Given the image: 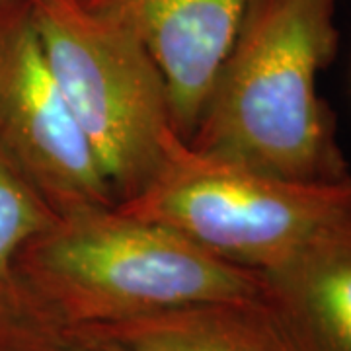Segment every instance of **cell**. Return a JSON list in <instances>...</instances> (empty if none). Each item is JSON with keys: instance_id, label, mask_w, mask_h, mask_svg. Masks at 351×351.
I'll list each match as a JSON object with an SVG mask.
<instances>
[{"instance_id": "6", "label": "cell", "mask_w": 351, "mask_h": 351, "mask_svg": "<svg viewBox=\"0 0 351 351\" xmlns=\"http://www.w3.org/2000/svg\"><path fill=\"white\" fill-rule=\"evenodd\" d=\"M129 27L162 73L172 125L188 141L252 0H80Z\"/></svg>"}, {"instance_id": "8", "label": "cell", "mask_w": 351, "mask_h": 351, "mask_svg": "<svg viewBox=\"0 0 351 351\" xmlns=\"http://www.w3.org/2000/svg\"><path fill=\"white\" fill-rule=\"evenodd\" d=\"M110 338L129 351H301L263 295L213 301L73 330Z\"/></svg>"}, {"instance_id": "5", "label": "cell", "mask_w": 351, "mask_h": 351, "mask_svg": "<svg viewBox=\"0 0 351 351\" xmlns=\"http://www.w3.org/2000/svg\"><path fill=\"white\" fill-rule=\"evenodd\" d=\"M0 151L59 215L117 205L24 10L0 18Z\"/></svg>"}, {"instance_id": "11", "label": "cell", "mask_w": 351, "mask_h": 351, "mask_svg": "<svg viewBox=\"0 0 351 351\" xmlns=\"http://www.w3.org/2000/svg\"><path fill=\"white\" fill-rule=\"evenodd\" d=\"M75 351H129L110 338L90 332H63Z\"/></svg>"}, {"instance_id": "1", "label": "cell", "mask_w": 351, "mask_h": 351, "mask_svg": "<svg viewBox=\"0 0 351 351\" xmlns=\"http://www.w3.org/2000/svg\"><path fill=\"white\" fill-rule=\"evenodd\" d=\"M339 0H252L197 125L193 151L291 182L351 174L318 76L336 57Z\"/></svg>"}, {"instance_id": "4", "label": "cell", "mask_w": 351, "mask_h": 351, "mask_svg": "<svg viewBox=\"0 0 351 351\" xmlns=\"http://www.w3.org/2000/svg\"><path fill=\"white\" fill-rule=\"evenodd\" d=\"M57 84L117 203L156 172L172 125L170 96L141 39L80 0H27Z\"/></svg>"}, {"instance_id": "3", "label": "cell", "mask_w": 351, "mask_h": 351, "mask_svg": "<svg viewBox=\"0 0 351 351\" xmlns=\"http://www.w3.org/2000/svg\"><path fill=\"white\" fill-rule=\"evenodd\" d=\"M117 207L262 274L351 219V174L291 182L205 156L172 133L149 184Z\"/></svg>"}, {"instance_id": "13", "label": "cell", "mask_w": 351, "mask_h": 351, "mask_svg": "<svg viewBox=\"0 0 351 351\" xmlns=\"http://www.w3.org/2000/svg\"><path fill=\"white\" fill-rule=\"evenodd\" d=\"M16 301H18V293H16L14 285H10V287H0V313L6 311L8 306H12Z\"/></svg>"}, {"instance_id": "7", "label": "cell", "mask_w": 351, "mask_h": 351, "mask_svg": "<svg viewBox=\"0 0 351 351\" xmlns=\"http://www.w3.org/2000/svg\"><path fill=\"white\" fill-rule=\"evenodd\" d=\"M263 295L301 351H351V219L330 226L276 267Z\"/></svg>"}, {"instance_id": "12", "label": "cell", "mask_w": 351, "mask_h": 351, "mask_svg": "<svg viewBox=\"0 0 351 351\" xmlns=\"http://www.w3.org/2000/svg\"><path fill=\"white\" fill-rule=\"evenodd\" d=\"M27 4H29L27 0H0V18L10 16L18 10H24Z\"/></svg>"}, {"instance_id": "2", "label": "cell", "mask_w": 351, "mask_h": 351, "mask_svg": "<svg viewBox=\"0 0 351 351\" xmlns=\"http://www.w3.org/2000/svg\"><path fill=\"white\" fill-rule=\"evenodd\" d=\"M25 304L61 332L260 295L263 277L117 205L61 215L14 265Z\"/></svg>"}, {"instance_id": "9", "label": "cell", "mask_w": 351, "mask_h": 351, "mask_svg": "<svg viewBox=\"0 0 351 351\" xmlns=\"http://www.w3.org/2000/svg\"><path fill=\"white\" fill-rule=\"evenodd\" d=\"M57 219L49 203L0 151V287L14 285L18 254Z\"/></svg>"}, {"instance_id": "10", "label": "cell", "mask_w": 351, "mask_h": 351, "mask_svg": "<svg viewBox=\"0 0 351 351\" xmlns=\"http://www.w3.org/2000/svg\"><path fill=\"white\" fill-rule=\"evenodd\" d=\"M0 351H75L61 330L41 320L20 297L0 313Z\"/></svg>"}]
</instances>
